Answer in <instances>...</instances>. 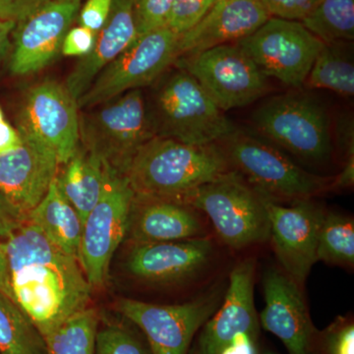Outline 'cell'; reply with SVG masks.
Wrapping results in <instances>:
<instances>
[{
  "label": "cell",
  "instance_id": "obj_23",
  "mask_svg": "<svg viewBox=\"0 0 354 354\" xmlns=\"http://www.w3.org/2000/svg\"><path fill=\"white\" fill-rule=\"evenodd\" d=\"M58 169L55 183L62 196L82 218L101 197L106 165L101 158L79 144L72 157Z\"/></svg>",
  "mask_w": 354,
  "mask_h": 354
},
{
  "label": "cell",
  "instance_id": "obj_22",
  "mask_svg": "<svg viewBox=\"0 0 354 354\" xmlns=\"http://www.w3.org/2000/svg\"><path fill=\"white\" fill-rule=\"evenodd\" d=\"M138 37L133 0H113L108 20L95 35L94 46L70 72L64 85L78 101L95 77Z\"/></svg>",
  "mask_w": 354,
  "mask_h": 354
},
{
  "label": "cell",
  "instance_id": "obj_13",
  "mask_svg": "<svg viewBox=\"0 0 354 354\" xmlns=\"http://www.w3.org/2000/svg\"><path fill=\"white\" fill-rule=\"evenodd\" d=\"M255 271L252 258L235 265L221 306L198 332L189 354H223L242 335L259 342V315L254 304Z\"/></svg>",
  "mask_w": 354,
  "mask_h": 354
},
{
  "label": "cell",
  "instance_id": "obj_26",
  "mask_svg": "<svg viewBox=\"0 0 354 354\" xmlns=\"http://www.w3.org/2000/svg\"><path fill=\"white\" fill-rule=\"evenodd\" d=\"M337 44H324L304 85L309 88L332 91L342 97H353V62L337 46Z\"/></svg>",
  "mask_w": 354,
  "mask_h": 354
},
{
  "label": "cell",
  "instance_id": "obj_1",
  "mask_svg": "<svg viewBox=\"0 0 354 354\" xmlns=\"http://www.w3.org/2000/svg\"><path fill=\"white\" fill-rule=\"evenodd\" d=\"M4 241L14 300L44 339L88 308L93 288L77 258L27 221Z\"/></svg>",
  "mask_w": 354,
  "mask_h": 354
},
{
  "label": "cell",
  "instance_id": "obj_41",
  "mask_svg": "<svg viewBox=\"0 0 354 354\" xmlns=\"http://www.w3.org/2000/svg\"><path fill=\"white\" fill-rule=\"evenodd\" d=\"M0 290L13 298L9 279L8 261H7L6 241L0 239ZM14 299V298H13Z\"/></svg>",
  "mask_w": 354,
  "mask_h": 354
},
{
  "label": "cell",
  "instance_id": "obj_42",
  "mask_svg": "<svg viewBox=\"0 0 354 354\" xmlns=\"http://www.w3.org/2000/svg\"><path fill=\"white\" fill-rule=\"evenodd\" d=\"M16 23L0 20V60L8 50L10 34L15 30Z\"/></svg>",
  "mask_w": 354,
  "mask_h": 354
},
{
  "label": "cell",
  "instance_id": "obj_43",
  "mask_svg": "<svg viewBox=\"0 0 354 354\" xmlns=\"http://www.w3.org/2000/svg\"><path fill=\"white\" fill-rule=\"evenodd\" d=\"M258 354H278V353H274V351H259V353H258Z\"/></svg>",
  "mask_w": 354,
  "mask_h": 354
},
{
  "label": "cell",
  "instance_id": "obj_4",
  "mask_svg": "<svg viewBox=\"0 0 354 354\" xmlns=\"http://www.w3.org/2000/svg\"><path fill=\"white\" fill-rule=\"evenodd\" d=\"M177 202L206 216L218 239L230 248L243 249L270 239L266 197L236 171L200 186Z\"/></svg>",
  "mask_w": 354,
  "mask_h": 354
},
{
  "label": "cell",
  "instance_id": "obj_29",
  "mask_svg": "<svg viewBox=\"0 0 354 354\" xmlns=\"http://www.w3.org/2000/svg\"><path fill=\"white\" fill-rule=\"evenodd\" d=\"M99 325L94 308L79 312L46 337V354H95Z\"/></svg>",
  "mask_w": 354,
  "mask_h": 354
},
{
  "label": "cell",
  "instance_id": "obj_25",
  "mask_svg": "<svg viewBox=\"0 0 354 354\" xmlns=\"http://www.w3.org/2000/svg\"><path fill=\"white\" fill-rule=\"evenodd\" d=\"M0 354H46V339L15 300L0 290Z\"/></svg>",
  "mask_w": 354,
  "mask_h": 354
},
{
  "label": "cell",
  "instance_id": "obj_10",
  "mask_svg": "<svg viewBox=\"0 0 354 354\" xmlns=\"http://www.w3.org/2000/svg\"><path fill=\"white\" fill-rule=\"evenodd\" d=\"M174 66L189 73L225 113L249 106L270 91L268 77L237 44L178 57Z\"/></svg>",
  "mask_w": 354,
  "mask_h": 354
},
{
  "label": "cell",
  "instance_id": "obj_12",
  "mask_svg": "<svg viewBox=\"0 0 354 354\" xmlns=\"http://www.w3.org/2000/svg\"><path fill=\"white\" fill-rule=\"evenodd\" d=\"M266 76L301 88L324 44L301 22L270 17L250 36L235 43Z\"/></svg>",
  "mask_w": 354,
  "mask_h": 354
},
{
  "label": "cell",
  "instance_id": "obj_14",
  "mask_svg": "<svg viewBox=\"0 0 354 354\" xmlns=\"http://www.w3.org/2000/svg\"><path fill=\"white\" fill-rule=\"evenodd\" d=\"M79 120L78 104L64 84L44 81L28 92L18 130L50 147L64 165L80 144Z\"/></svg>",
  "mask_w": 354,
  "mask_h": 354
},
{
  "label": "cell",
  "instance_id": "obj_45",
  "mask_svg": "<svg viewBox=\"0 0 354 354\" xmlns=\"http://www.w3.org/2000/svg\"><path fill=\"white\" fill-rule=\"evenodd\" d=\"M188 354H189V353H188Z\"/></svg>",
  "mask_w": 354,
  "mask_h": 354
},
{
  "label": "cell",
  "instance_id": "obj_7",
  "mask_svg": "<svg viewBox=\"0 0 354 354\" xmlns=\"http://www.w3.org/2000/svg\"><path fill=\"white\" fill-rule=\"evenodd\" d=\"M252 122L263 138L305 162H325L332 155L329 114L310 95H274L254 111Z\"/></svg>",
  "mask_w": 354,
  "mask_h": 354
},
{
  "label": "cell",
  "instance_id": "obj_34",
  "mask_svg": "<svg viewBox=\"0 0 354 354\" xmlns=\"http://www.w3.org/2000/svg\"><path fill=\"white\" fill-rule=\"evenodd\" d=\"M320 0H261L271 17L301 22Z\"/></svg>",
  "mask_w": 354,
  "mask_h": 354
},
{
  "label": "cell",
  "instance_id": "obj_9",
  "mask_svg": "<svg viewBox=\"0 0 354 354\" xmlns=\"http://www.w3.org/2000/svg\"><path fill=\"white\" fill-rule=\"evenodd\" d=\"M179 36L169 27L140 35L99 74L77 101L79 109L95 108L129 91L151 85L174 64Z\"/></svg>",
  "mask_w": 354,
  "mask_h": 354
},
{
  "label": "cell",
  "instance_id": "obj_17",
  "mask_svg": "<svg viewBox=\"0 0 354 354\" xmlns=\"http://www.w3.org/2000/svg\"><path fill=\"white\" fill-rule=\"evenodd\" d=\"M211 237L132 244L125 260L128 274L146 283L171 285L201 276L215 257Z\"/></svg>",
  "mask_w": 354,
  "mask_h": 354
},
{
  "label": "cell",
  "instance_id": "obj_35",
  "mask_svg": "<svg viewBox=\"0 0 354 354\" xmlns=\"http://www.w3.org/2000/svg\"><path fill=\"white\" fill-rule=\"evenodd\" d=\"M95 32L83 26L70 28L62 43L60 53L65 57H83L94 46Z\"/></svg>",
  "mask_w": 354,
  "mask_h": 354
},
{
  "label": "cell",
  "instance_id": "obj_40",
  "mask_svg": "<svg viewBox=\"0 0 354 354\" xmlns=\"http://www.w3.org/2000/svg\"><path fill=\"white\" fill-rule=\"evenodd\" d=\"M344 169L330 185V190H344L353 187L354 184V153H349L346 157Z\"/></svg>",
  "mask_w": 354,
  "mask_h": 354
},
{
  "label": "cell",
  "instance_id": "obj_8",
  "mask_svg": "<svg viewBox=\"0 0 354 354\" xmlns=\"http://www.w3.org/2000/svg\"><path fill=\"white\" fill-rule=\"evenodd\" d=\"M106 165L101 197L83 223L79 262L93 290L109 278L113 254L129 227L135 194L127 177Z\"/></svg>",
  "mask_w": 354,
  "mask_h": 354
},
{
  "label": "cell",
  "instance_id": "obj_32",
  "mask_svg": "<svg viewBox=\"0 0 354 354\" xmlns=\"http://www.w3.org/2000/svg\"><path fill=\"white\" fill-rule=\"evenodd\" d=\"M172 3L174 0H133L138 36L167 27Z\"/></svg>",
  "mask_w": 354,
  "mask_h": 354
},
{
  "label": "cell",
  "instance_id": "obj_24",
  "mask_svg": "<svg viewBox=\"0 0 354 354\" xmlns=\"http://www.w3.org/2000/svg\"><path fill=\"white\" fill-rule=\"evenodd\" d=\"M26 221L36 225L53 245L79 260L83 221L62 196L55 179L44 199L28 214Z\"/></svg>",
  "mask_w": 354,
  "mask_h": 354
},
{
  "label": "cell",
  "instance_id": "obj_30",
  "mask_svg": "<svg viewBox=\"0 0 354 354\" xmlns=\"http://www.w3.org/2000/svg\"><path fill=\"white\" fill-rule=\"evenodd\" d=\"M95 354H152L148 342L135 330L120 323L97 328Z\"/></svg>",
  "mask_w": 354,
  "mask_h": 354
},
{
  "label": "cell",
  "instance_id": "obj_6",
  "mask_svg": "<svg viewBox=\"0 0 354 354\" xmlns=\"http://www.w3.org/2000/svg\"><path fill=\"white\" fill-rule=\"evenodd\" d=\"M80 144L124 174L137 151L155 137L142 88L85 109L79 120Z\"/></svg>",
  "mask_w": 354,
  "mask_h": 354
},
{
  "label": "cell",
  "instance_id": "obj_5",
  "mask_svg": "<svg viewBox=\"0 0 354 354\" xmlns=\"http://www.w3.org/2000/svg\"><path fill=\"white\" fill-rule=\"evenodd\" d=\"M232 171L272 201L309 200L332 180L310 174L271 144L236 129L218 143Z\"/></svg>",
  "mask_w": 354,
  "mask_h": 354
},
{
  "label": "cell",
  "instance_id": "obj_33",
  "mask_svg": "<svg viewBox=\"0 0 354 354\" xmlns=\"http://www.w3.org/2000/svg\"><path fill=\"white\" fill-rule=\"evenodd\" d=\"M218 0H174L167 27L178 36L194 27Z\"/></svg>",
  "mask_w": 354,
  "mask_h": 354
},
{
  "label": "cell",
  "instance_id": "obj_18",
  "mask_svg": "<svg viewBox=\"0 0 354 354\" xmlns=\"http://www.w3.org/2000/svg\"><path fill=\"white\" fill-rule=\"evenodd\" d=\"M19 133L21 145L0 155V193L26 218L46 196L60 164L50 147Z\"/></svg>",
  "mask_w": 354,
  "mask_h": 354
},
{
  "label": "cell",
  "instance_id": "obj_15",
  "mask_svg": "<svg viewBox=\"0 0 354 354\" xmlns=\"http://www.w3.org/2000/svg\"><path fill=\"white\" fill-rule=\"evenodd\" d=\"M270 239L283 271L304 288L317 262V237L325 211L309 200L283 206L266 197Z\"/></svg>",
  "mask_w": 354,
  "mask_h": 354
},
{
  "label": "cell",
  "instance_id": "obj_36",
  "mask_svg": "<svg viewBox=\"0 0 354 354\" xmlns=\"http://www.w3.org/2000/svg\"><path fill=\"white\" fill-rule=\"evenodd\" d=\"M113 0H87L78 13L79 25L97 34L108 20Z\"/></svg>",
  "mask_w": 354,
  "mask_h": 354
},
{
  "label": "cell",
  "instance_id": "obj_19",
  "mask_svg": "<svg viewBox=\"0 0 354 354\" xmlns=\"http://www.w3.org/2000/svg\"><path fill=\"white\" fill-rule=\"evenodd\" d=\"M82 0H50L15 27L10 68L16 75L35 73L50 64L78 16Z\"/></svg>",
  "mask_w": 354,
  "mask_h": 354
},
{
  "label": "cell",
  "instance_id": "obj_38",
  "mask_svg": "<svg viewBox=\"0 0 354 354\" xmlns=\"http://www.w3.org/2000/svg\"><path fill=\"white\" fill-rule=\"evenodd\" d=\"M26 221L0 193V239H6Z\"/></svg>",
  "mask_w": 354,
  "mask_h": 354
},
{
  "label": "cell",
  "instance_id": "obj_31",
  "mask_svg": "<svg viewBox=\"0 0 354 354\" xmlns=\"http://www.w3.org/2000/svg\"><path fill=\"white\" fill-rule=\"evenodd\" d=\"M315 354H354L353 316H339L323 330H319Z\"/></svg>",
  "mask_w": 354,
  "mask_h": 354
},
{
  "label": "cell",
  "instance_id": "obj_27",
  "mask_svg": "<svg viewBox=\"0 0 354 354\" xmlns=\"http://www.w3.org/2000/svg\"><path fill=\"white\" fill-rule=\"evenodd\" d=\"M316 259L353 268L354 221L351 216L325 212L317 237Z\"/></svg>",
  "mask_w": 354,
  "mask_h": 354
},
{
  "label": "cell",
  "instance_id": "obj_2",
  "mask_svg": "<svg viewBox=\"0 0 354 354\" xmlns=\"http://www.w3.org/2000/svg\"><path fill=\"white\" fill-rule=\"evenodd\" d=\"M232 171L218 144L190 145L155 136L137 151L123 176L135 196L177 202Z\"/></svg>",
  "mask_w": 354,
  "mask_h": 354
},
{
  "label": "cell",
  "instance_id": "obj_28",
  "mask_svg": "<svg viewBox=\"0 0 354 354\" xmlns=\"http://www.w3.org/2000/svg\"><path fill=\"white\" fill-rule=\"evenodd\" d=\"M302 24L324 44L354 39V0H320Z\"/></svg>",
  "mask_w": 354,
  "mask_h": 354
},
{
  "label": "cell",
  "instance_id": "obj_11",
  "mask_svg": "<svg viewBox=\"0 0 354 354\" xmlns=\"http://www.w3.org/2000/svg\"><path fill=\"white\" fill-rule=\"evenodd\" d=\"M221 288L181 304L160 305L120 298L118 312L138 328L152 354H188L193 339L223 302Z\"/></svg>",
  "mask_w": 354,
  "mask_h": 354
},
{
  "label": "cell",
  "instance_id": "obj_3",
  "mask_svg": "<svg viewBox=\"0 0 354 354\" xmlns=\"http://www.w3.org/2000/svg\"><path fill=\"white\" fill-rule=\"evenodd\" d=\"M174 70L162 76L152 106H148L155 136L211 145L237 129L189 73Z\"/></svg>",
  "mask_w": 354,
  "mask_h": 354
},
{
  "label": "cell",
  "instance_id": "obj_39",
  "mask_svg": "<svg viewBox=\"0 0 354 354\" xmlns=\"http://www.w3.org/2000/svg\"><path fill=\"white\" fill-rule=\"evenodd\" d=\"M22 143L18 130L11 127L6 120L0 122V155L10 152Z\"/></svg>",
  "mask_w": 354,
  "mask_h": 354
},
{
  "label": "cell",
  "instance_id": "obj_21",
  "mask_svg": "<svg viewBox=\"0 0 354 354\" xmlns=\"http://www.w3.org/2000/svg\"><path fill=\"white\" fill-rule=\"evenodd\" d=\"M127 235L132 244L187 241L209 236L197 209L183 203L135 196Z\"/></svg>",
  "mask_w": 354,
  "mask_h": 354
},
{
  "label": "cell",
  "instance_id": "obj_44",
  "mask_svg": "<svg viewBox=\"0 0 354 354\" xmlns=\"http://www.w3.org/2000/svg\"><path fill=\"white\" fill-rule=\"evenodd\" d=\"M3 120H4V115H3V113H2V109H0V122H1V121H3Z\"/></svg>",
  "mask_w": 354,
  "mask_h": 354
},
{
  "label": "cell",
  "instance_id": "obj_37",
  "mask_svg": "<svg viewBox=\"0 0 354 354\" xmlns=\"http://www.w3.org/2000/svg\"><path fill=\"white\" fill-rule=\"evenodd\" d=\"M50 0H0V20L22 22L43 8Z\"/></svg>",
  "mask_w": 354,
  "mask_h": 354
},
{
  "label": "cell",
  "instance_id": "obj_16",
  "mask_svg": "<svg viewBox=\"0 0 354 354\" xmlns=\"http://www.w3.org/2000/svg\"><path fill=\"white\" fill-rule=\"evenodd\" d=\"M265 307L261 328L276 335L288 354H315L319 330L312 321L302 288L283 270H267L263 278Z\"/></svg>",
  "mask_w": 354,
  "mask_h": 354
},
{
  "label": "cell",
  "instance_id": "obj_20",
  "mask_svg": "<svg viewBox=\"0 0 354 354\" xmlns=\"http://www.w3.org/2000/svg\"><path fill=\"white\" fill-rule=\"evenodd\" d=\"M271 17L261 0H218L194 27L179 36V57L235 44Z\"/></svg>",
  "mask_w": 354,
  "mask_h": 354
}]
</instances>
